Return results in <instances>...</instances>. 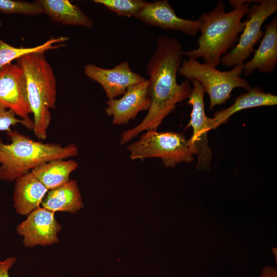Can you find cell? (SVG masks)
Masks as SVG:
<instances>
[{
	"label": "cell",
	"instance_id": "cell-1",
	"mask_svg": "<svg viewBox=\"0 0 277 277\" xmlns=\"http://www.w3.org/2000/svg\"><path fill=\"white\" fill-rule=\"evenodd\" d=\"M182 46L175 38L159 35L156 48L148 63V94L150 105L147 115L136 126L124 131L120 144H124L144 131L156 130L163 120L188 98L192 87L186 79L181 84L177 73L183 59Z\"/></svg>",
	"mask_w": 277,
	"mask_h": 277
},
{
	"label": "cell",
	"instance_id": "cell-2",
	"mask_svg": "<svg viewBox=\"0 0 277 277\" xmlns=\"http://www.w3.org/2000/svg\"><path fill=\"white\" fill-rule=\"evenodd\" d=\"M256 1H228L233 9L226 12L225 3L219 1L212 10L203 13L199 17L201 35L196 41L198 47L183 51V55L196 60L202 58L204 63L216 67L220 63L221 57L238 43L239 34L245 26V22L242 19L247 14L251 4Z\"/></svg>",
	"mask_w": 277,
	"mask_h": 277
},
{
	"label": "cell",
	"instance_id": "cell-3",
	"mask_svg": "<svg viewBox=\"0 0 277 277\" xmlns=\"http://www.w3.org/2000/svg\"><path fill=\"white\" fill-rule=\"evenodd\" d=\"M9 144L0 140V180L14 181L34 168L47 162L76 156L74 144H59L35 141L16 130L7 132Z\"/></svg>",
	"mask_w": 277,
	"mask_h": 277
},
{
	"label": "cell",
	"instance_id": "cell-4",
	"mask_svg": "<svg viewBox=\"0 0 277 277\" xmlns=\"http://www.w3.org/2000/svg\"><path fill=\"white\" fill-rule=\"evenodd\" d=\"M22 68L26 82L28 102L33 115V131L41 140H45L51 114L56 102V81L52 67L44 53L25 54L17 60Z\"/></svg>",
	"mask_w": 277,
	"mask_h": 277
},
{
	"label": "cell",
	"instance_id": "cell-5",
	"mask_svg": "<svg viewBox=\"0 0 277 277\" xmlns=\"http://www.w3.org/2000/svg\"><path fill=\"white\" fill-rule=\"evenodd\" d=\"M244 64L236 65L229 71H223L216 67L202 63L196 59L183 60L179 69L180 75L186 79H194L203 87L209 97V109L225 103L236 88L248 91L251 85L241 77Z\"/></svg>",
	"mask_w": 277,
	"mask_h": 277
},
{
	"label": "cell",
	"instance_id": "cell-6",
	"mask_svg": "<svg viewBox=\"0 0 277 277\" xmlns=\"http://www.w3.org/2000/svg\"><path fill=\"white\" fill-rule=\"evenodd\" d=\"M127 150L131 160L159 157L166 167H174L181 162L191 163L196 154L191 140H187L182 133L156 130L147 131Z\"/></svg>",
	"mask_w": 277,
	"mask_h": 277
},
{
	"label": "cell",
	"instance_id": "cell-7",
	"mask_svg": "<svg viewBox=\"0 0 277 277\" xmlns=\"http://www.w3.org/2000/svg\"><path fill=\"white\" fill-rule=\"evenodd\" d=\"M277 11L276 0H258L250 6L244 21L245 26L235 47L222 56L220 63L227 68L244 64L255 45L262 38L261 27L264 22Z\"/></svg>",
	"mask_w": 277,
	"mask_h": 277
},
{
	"label": "cell",
	"instance_id": "cell-8",
	"mask_svg": "<svg viewBox=\"0 0 277 277\" xmlns=\"http://www.w3.org/2000/svg\"><path fill=\"white\" fill-rule=\"evenodd\" d=\"M0 105L12 111L25 122L28 129L32 130L25 77L17 63H11L0 69Z\"/></svg>",
	"mask_w": 277,
	"mask_h": 277
},
{
	"label": "cell",
	"instance_id": "cell-9",
	"mask_svg": "<svg viewBox=\"0 0 277 277\" xmlns=\"http://www.w3.org/2000/svg\"><path fill=\"white\" fill-rule=\"evenodd\" d=\"M193 85L187 103L192 106L190 120L186 128L192 127L193 133L190 138L198 157L197 170L210 169L212 152L208 145L207 134L209 131L210 117L206 116L204 103L205 90L203 86L194 79L189 80Z\"/></svg>",
	"mask_w": 277,
	"mask_h": 277
},
{
	"label": "cell",
	"instance_id": "cell-10",
	"mask_svg": "<svg viewBox=\"0 0 277 277\" xmlns=\"http://www.w3.org/2000/svg\"><path fill=\"white\" fill-rule=\"evenodd\" d=\"M134 17L147 25L182 32L191 36L200 31L201 21L179 17L168 0L146 2Z\"/></svg>",
	"mask_w": 277,
	"mask_h": 277
},
{
	"label": "cell",
	"instance_id": "cell-11",
	"mask_svg": "<svg viewBox=\"0 0 277 277\" xmlns=\"http://www.w3.org/2000/svg\"><path fill=\"white\" fill-rule=\"evenodd\" d=\"M61 228L54 217V212L39 207L28 214L27 219L17 226L16 230L23 236L25 246L32 247L58 243L57 233Z\"/></svg>",
	"mask_w": 277,
	"mask_h": 277
},
{
	"label": "cell",
	"instance_id": "cell-12",
	"mask_svg": "<svg viewBox=\"0 0 277 277\" xmlns=\"http://www.w3.org/2000/svg\"><path fill=\"white\" fill-rule=\"evenodd\" d=\"M84 73L102 86L109 100L123 95L128 87L146 80L131 69L128 61L123 62L111 69L88 64L84 67Z\"/></svg>",
	"mask_w": 277,
	"mask_h": 277
},
{
	"label": "cell",
	"instance_id": "cell-13",
	"mask_svg": "<svg viewBox=\"0 0 277 277\" xmlns=\"http://www.w3.org/2000/svg\"><path fill=\"white\" fill-rule=\"evenodd\" d=\"M148 81L128 87L119 99L109 100L106 103V113L112 117V123L126 124L141 111L148 110L150 100L148 94Z\"/></svg>",
	"mask_w": 277,
	"mask_h": 277
},
{
	"label": "cell",
	"instance_id": "cell-14",
	"mask_svg": "<svg viewBox=\"0 0 277 277\" xmlns=\"http://www.w3.org/2000/svg\"><path fill=\"white\" fill-rule=\"evenodd\" d=\"M277 65V15L265 26L264 35L252 58L244 64V76L251 75L254 70L260 72H272Z\"/></svg>",
	"mask_w": 277,
	"mask_h": 277
},
{
	"label": "cell",
	"instance_id": "cell-15",
	"mask_svg": "<svg viewBox=\"0 0 277 277\" xmlns=\"http://www.w3.org/2000/svg\"><path fill=\"white\" fill-rule=\"evenodd\" d=\"M14 207L17 213L27 215L39 207L48 190L31 171L15 181Z\"/></svg>",
	"mask_w": 277,
	"mask_h": 277
},
{
	"label": "cell",
	"instance_id": "cell-16",
	"mask_svg": "<svg viewBox=\"0 0 277 277\" xmlns=\"http://www.w3.org/2000/svg\"><path fill=\"white\" fill-rule=\"evenodd\" d=\"M276 104V95L264 92L259 86L251 88L247 92L238 96L231 106L214 113L213 117L209 120V130L215 129L226 123L231 115L241 110L261 106H274Z\"/></svg>",
	"mask_w": 277,
	"mask_h": 277
},
{
	"label": "cell",
	"instance_id": "cell-17",
	"mask_svg": "<svg viewBox=\"0 0 277 277\" xmlns=\"http://www.w3.org/2000/svg\"><path fill=\"white\" fill-rule=\"evenodd\" d=\"M43 207L55 212L76 213L84 206L76 181L70 180L64 184L48 191L44 198Z\"/></svg>",
	"mask_w": 277,
	"mask_h": 277
},
{
	"label": "cell",
	"instance_id": "cell-18",
	"mask_svg": "<svg viewBox=\"0 0 277 277\" xmlns=\"http://www.w3.org/2000/svg\"><path fill=\"white\" fill-rule=\"evenodd\" d=\"M44 13L53 21L65 25L92 28L94 22L80 7L68 0H40Z\"/></svg>",
	"mask_w": 277,
	"mask_h": 277
},
{
	"label": "cell",
	"instance_id": "cell-19",
	"mask_svg": "<svg viewBox=\"0 0 277 277\" xmlns=\"http://www.w3.org/2000/svg\"><path fill=\"white\" fill-rule=\"evenodd\" d=\"M77 167V162L73 160H54L34 168L31 172L49 190L69 181L70 174Z\"/></svg>",
	"mask_w": 277,
	"mask_h": 277
},
{
	"label": "cell",
	"instance_id": "cell-20",
	"mask_svg": "<svg viewBox=\"0 0 277 277\" xmlns=\"http://www.w3.org/2000/svg\"><path fill=\"white\" fill-rule=\"evenodd\" d=\"M67 36L52 37L44 43L33 47H16L5 42L0 38V69L23 55L35 52L44 53L65 46Z\"/></svg>",
	"mask_w": 277,
	"mask_h": 277
},
{
	"label": "cell",
	"instance_id": "cell-21",
	"mask_svg": "<svg viewBox=\"0 0 277 277\" xmlns=\"http://www.w3.org/2000/svg\"><path fill=\"white\" fill-rule=\"evenodd\" d=\"M94 3L102 5L118 15L134 16L145 5L143 0H94Z\"/></svg>",
	"mask_w": 277,
	"mask_h": 277
},
{
	"label": "cell",
	"instance_id": "cell-22",
	"mask_svg": "<svg viewBox=\"0 0 277 277\" xmlns=\"http://www.w3.org/2000/svg\"><path fill=\"white\" fill-rule=\"evenodd\" d=\"M0 12L6 14L36 15L44 13L39 1L33 3L13 0H0Z\"/></svg>",
	"mask_w": 277,
	"mask_h": 277
},
{
	"label": "cell",
	"instance_id": "cell-23",
	"mask_svg": "<svg viewBox=\"0 0 277 277\" xmlns=\"http://www.w3.org/2000/svg\"><path fill=\"white\" fill-rule=\"evenodd\" d=\"M17 117L12 111L0 105V131L9 132L11 127L19 124L27 127L25 122Z\"/></svg>",
	"mask_w": 277,
	"mask_h": 277
},
{
	"label": "cell",
	"instance_id": "cell-24",
	"mask_svg": "<svg viewBox=\"0 0 277 277\" xmlns=\"http://www.w3.org/2000/svg\"><path fill=\"white\" fill-rule=\"evenodd\" d=\"M16 261L15 257L2 260L0 258V277H10L9 271Z\"/></svg>",
	"mask_w": 277,
	"mask_h": 277
},
{
	"label": "cell",
	"instance_id": "cell-25",
	"mask_svg": "<svg viewBox=\"0 0 277 277\" xmlns=\"http://www.w3.org/2000/svg\"><path fill=\"white\" fill-rule=\"evenodd\" d=\"M260 277H277L276 269L272 266H266L261 271Z\"/></svg>",
	"mask_w": 277,
	"mask_h": 277
},
{
	"label": "cell",
	"instance_id": "cell-26",
	"mask_svg": "<svg viewBox=\"0 0 277 277\" xmlns=\"http://www.w3.org/2000/svg\"><path fill=\"white\" fill-rule=\"evenodd\" d=\"M2 22H1V21L0 19V27L2 26Z\"/></svg>",
	"mask_w": 277,
	"mask_h": 277
}]
</instances>
